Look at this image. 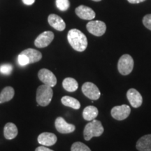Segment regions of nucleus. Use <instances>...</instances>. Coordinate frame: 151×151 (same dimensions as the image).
<instances>
[{
    "mask_svg": "<svg viewBox=\"0 0 151 151\" xmlns=\"http://www.w3.org/2000/svg\"><path fill=\"white\" fill-rule=\"evenodd\" d=\"M15 91L12 87L8 86L4 88L0 94V104L10 101L14 97Z\"/></svg>",
    "mask_w": 151,
    "mask_h": 151,
    "instance_id": "6ab92c4d",
    "label": "nucleus"
},
{
    "mask_svg": "<svg viewBox=\"0 0 151 151\" xmlns=\"http://www.w3.org/2000/svg\"><path fill=\"white\" fill-rule=\"evenodd\" d=\"M98 113H99V111L95 106H88L86 107L83 111V117L86 120L92 121L97 118Z\"/></svg>",
    "mask_w": 151,
    "mask_h": 151,
    "instance_id": "a211bd4d",
    "label": "nucleus"
},
{
    "mask_svg": "<svg viewBox=\"0 0 151 151\" xmlns=\"http://www.w3.org/2000/svg\"><path fill=\"white\" fill-rule=\"evenodd\" d=\"M127 97L130 104L134 108H139L143 102V98L141 94L137 90L131 88L127 92Z\"/></svg>",
    "mask_w": 151,
    "mask_h": 151,
    "instance_id": "f8f14e48",
    "label": "nucleus"
},
{
    "mask_svg": "<svg viewBox=\"0 0 151 151\" xmlns=\"http://www.w3.org/2000/svg\"><path fill=\"white\" fill-rule=\"evenodd\" d=\"M39 80L43 84L51 87H54L57 84V78L52 71L47 69H41L38 73Z\"/></svg>",
    "mask_w": 151,
    "mask_h": 151,
    "instance_id": "0eeeda50",
    "label": "nucleus"
},
{
    "mask_svg": "<svg viewBox=\"0 0 151 151\" xmlns=\"http://www.w3.org/2000/svg\"><path fill=\"white\" fill-rule=\"evenodd\" d=\"M136 147L139 151H151V134L141 137L138 140Z\"/></svg>",
    "mask_w": 151,
    "mask_h": 151,
    "instance_id": "2eb2a0df",
    "label": "nucleus"
},
{
    "mask_svg": "<svg viewBox=\"0 0 151 151\" xmlns=\"http://www.w3.org/2000/svg\"><path fill=\"white\" fill-rule=\"evenodd\" d=\"M48 21L49 24L58 31H63L66 27V24L63 19L56 14L49 15Z\"/></svg>",
    "mask_w": 151,
    "mask_h": 151,
    "instance_id": "4468645a",
    "label": "nucleus"
},
{
    "mask_svg": "<svg viewBox=\"0 0 151 151\" xmlns=\"http://www.w3.org/2000/svg\"><path fill=\"white\" fill-rule=\"evenodd\" d=\"M86 27L90 34L96 37H101L104 35L106 30V24L100 20H91L87 24Z\"/></svg>",
    "mask_w": 151,
    "mask_h": 151,
    "instance_id": "39448f33",
    "label": "nucleus"
},
{
    "mask_svg": "<svg viewBox=\"0 0 151 151\" xmlns=\"http://www.w3.org/2000/svg\"><path fill=\"white\" fill-rule=\"evenodd\" d=\"M131 109L129 106L123 104L116 106L111 109V116L117 120H123L129 116Z\"/></svg>",
    "mask_w": 151,
    "mask_h": 151,
    "instance_id": "6e6552de",
    "label": "nucleus"
},
{
    "mask_svg": "<svg viewBox=\"0 0 151 151\" xmlns=\"http://www.w3.org/2000/svg\"><path fill=\"white\" fill-rule=\"evenodd\" d=\"M54 39V33L51 31H46L38 36L35 41V45L39 48H46Z\"/></svg>",
    "mask_w": 151,
    "mask_h": 151,
    "instance_id": "1a4fd4ad",
    "label": "nucleus"
},
{
    "mask_svg": "<svg viewBox=\"0 0 151 151\" xmlns=\"http://www.w3.org/2000/svg\"><path fill=\"white\" fill-rule=\"evenodd\" d=\"M38 142L44 146H51L55 145L58 141L56 135L50 132H43L38 137Z\"/></svg>",
    "mask_w": 151,
    "mask_h": 151,
    "instance_id": "ddd939ff",
    "label": "nucleus"
},
{
    "mask_svg": "<svg viewBox=\"0 0 151 151\" xmlns=\"http://www.w3.org/2000/svg\"><path fill=\"white\" fill-rule=\"evenodd\" d=\"M62 86L64 89L68 92H75L78 89V83L74 78H66L62 82Z\"/></svg>",
    "mask_w": 151,
    "mask_h": 151,
    "instance_id": "aec40b11",
    "label": "nucleus"
},
{
    "mask_svg": "<svg viewBox=\"0 0 151 151\" xmlns=\"http://www.w3.org/2000/svg\"><path fill=\"white\" fill-rule=\"evenodd\" d=\"M71 151H91V150L83 143L75 142L71 146Z\"/></svg>",
    "mask_w": 151,
    "mask_h": 151,
    "instance_id": "4be33fe9",
    "label": "nucleus"
},
{
    "mask_svg": "<svg viewBox=\"0 0 151 151\" xmlns=\"http://www.w3.org/2000/svg\"><path fill=\"white\" fill-rule=\"evenodd\" d=\"M4 135L8 140L15 139L18 135V128L16 124L12 122H8L6 124L4 128Z\"/></svg>",
    "mask_w": 151,
    "mask_h": 151,
    "instance_id": "f3484780",
    "label": "nucleus"
},
{
    "mask_svg": "<svg viewBox=\"0 0 151 151\" xmlns=\"http://www.w3.org/2000/svg\"><path fill=\"white\" fill-rule=\"evenodd\" d=\"M127 1L131 4H139L143 2V1H145L146 0H127Z\"/></svg>",
    "mask_w": 151,
    "mask_h": 151,
    "instance_id": "c85d7f7f",
    "label": "nucleus"
},
{
    "mask_svg": "<svg viewBox=\"0 0 151 151\" xmlns=\"http://www.w3.org/2000/svg\"><path fill=\"white\" fill-rule=\"evenodd\" d=\"M82 92L85 96L92 100H97L101 95L97 86L91 82H86L83 85Z\"/></svg>",
    "mask_w": 151,
    "mask_h": 151,
    "instance_id": "423d86ee",
    "label": "nucleus"
},
{
    "mask_svg": "<svg viewBox=\"0 0 151 151\" xmlns=\"http://www.w3.org/2000/svg\"><path fill=\"white\" fill-rule=\"evenodd\" d=\"M20 53L25 55L27 57L28 59H29V64L36 63V62L40 61L42 58L41 52L33 48H27L26 50H24Z\"/></svg>",
    "mask_w": 151,
    "mask_h": 151,
    "instance_id": "dca6fc26",
    "label": "nucleus"
},
{
    "mask_svg": "<svg viewBox=\"0 0 151 151\" xmlns=\"http://www.w3.org/2000/svg\"><path fill=\"white\" fill-rule=\"evenodd\" d=\"M13 67L10 64H4L0 66V72L3 74L9 75L12 72Z\"/></svg>",
    "mask_w": 151,
    "mask_h": 151,
    "instance_id": "b1692460",
    "label": "nucleus"
},
{
    "mask_svg": "<svg viewBox=\"0 0 151 151\" xmlns=\"http://www.w3.org/2000/svg\"><path fill=\"white\" fill-rule=\"evenodd\" d=\"M75 12L78 17L83 20H92L96 16L95 12L91 8L84 5H81L77 7Z\"/></svg>",
    "mask_w": 151,
    "mask_h": 151,
    "instance_id": "9b49d317",
    "label": "nucleus"
},
{
    "mask_svg": "<svg viewBox=\"0 0 151 151\" xmlns=\"http://www.w3.org/2000/svg\"><path fill=\"white\" fill-rule=\"evenodd\" d=\"M61 101L63 105L73 109H79L81 108V104L78 100L69 96H65L62 97Z\"/></svg>",
    "mask_w": 151,
    "mask_h": 151,
    "instance_id": "412c9836",
    "label": "nucleus"
},
{
    "mask_svg": "<svg viewBox=\"0 0 151 151\" xmlns=\"http://www.w3.org/2000/svg\"><path fill=\"white\" fill-rule=\"evenodd\" d=\"M143 24L147 29L151 30V14H148L143 17Z\"/></svg>",
    "mask_w": 151,
    "mask_h": 151,
    "instance_id": "a878e982",
    "label": "nucleus"
},
{
    "mask_svg": "<svg viewBox=\"0 0 151 151\" xmlns=\"http://www.w3.org/2000/svg\"><path fill=\"white\" fill-rule=\"evenodd\" d=\"M35 151H54V150L47 148V147H45L44 146H41L37 147V148H36Z\"/></svg>",
    "mask_w": 151,
    "mask_h": 151,
    "instance_id": "bb28decb",
    "label": "nucleus"
},
{
    "mask_svg": "<svg viewBox=\"0 0 151 151\" xmlns=\"http://www.w3.org/2000/svg\"><path fill=\"white\" fill-rule=\"evenodd\" d=\"M35 0H22V2L26 5H32L35 3Z\"/></svg>",
    "mask_w": 151,
    "mask_h": 151,
    "instance_id": "cd10ccee",
    "label": "nucleus"
},
{
    "mask_svg": "<svg viewBox=\"0 0 151 151\" xmlns=\"http://www.w3.org/2000/svg\"><path fill=\"white\" fill-rule=\"evenodd\" d=\"M134 60L131 55L128 54L120 57L118 63V69L120 74L126 76L129 74L133 70Z\"/></svg>",
    "mask_w": 151,
    "mask_h": 151,
    "instance_id": "20e7f679",
    "label": "nucleus"
},
{
    "mask_svg": "<svg viewBox=\"0 0 151 151\" xmlns=\"http://www.w3.org/2000/svg\"><path fill=\"white\" fill-rule=\"evenodd\" d=\"M18 64L20 66H26L28 64H29V59L25 55L21 54L20 53L18 57Z\"/></svg>",
    "mask_w": 151,
    "mask_h": 151,
    "instance_id": "393cba45",
    "label": "nucleus"
},
{
    "mask_svg": "<svg viewBox=\"0 0 151 151\" xmlns=\"http://www.w3.org/2000/svg\"><path fill=\"white\" fill-rule=\"evenodd\" d=\"M56 129L61 134H69L74 132L76 127L72 124H69L62 117L57 118L55 122Z\"/></svg>",
    "mask_w": 151,
    "mask_h": 151,
    "instance_id": "9d476101",
    "label": "nucleus"
},
{
    "mask_svg": "<svg viewBox=\"0 0 151 151\" xmlns=\"http://www.w3.org/2000/svg\"><path fill=\"white\" fill-rule=\"evenodd\" d=\"M92 1H101V0H92Z\"/></svg>",
    "mask_w": 151,
    "mask_h": 151,
    "instance_id": "c756f323",
    "label": "nucleus"
},
{
    "mask_svg": "<svg viewBox=\"0 0 151 151\" xmlns=\"http://www.w3.org/2000/svg\"><path fill=\"white\" fill-rule=\"evenodd\" d=\"M53 91L51 87L43 84L37 88V102L41 106H46L51 101Z\"/></svg>",
    "mask_w": 151,
    "mask_h": 151,
    "instance_id": "7ed1b4c3",
    "label": "nucleus"
},
{
    "mask_svg": "<svg viewBox=\"0 0 151 151\" xmlns=\"http://www.w3.org/2000/svg\"><path fill=\"white\" fill-rule=\"evenodd\" d=\"M67 39L71 46L78 52H83L88 47V39L82 32L77 29L69 30Z\"/></svg>",
    "mask_w": 151,
    "mask_h": 151,
    "instance_id": "f257e3e1",
    "label": "nucleus"
},
{
    "mask_svg": "<svg viewBox=\"0 0 151 151\" xmlns=\"http://www.w3.org/2000/svg\"><path fill=\"white\" fill-rule=\"evenodd\" d=\"M56 6L62 11H66L70 6V2L69 0H56Z\"/></svg>",
    "mask_w": 151,
    "mask_h": 151,
    "instance_id": "5701e85b",
    "label": "nucleus"
},
{
    "mask_svg": "<svg viewBox=\"0 0 151 151\" xmlns=\"http://www.w3.org/2000/svg\"><path fill=\"white\" fill-rule=\"evenodd\" d=\"M104 129L101 122L94 119L88 123L84 128L83 136L85 140L90 141L92 137H100L104 133Z\"/></svg>",
    "mask_w": 151,
    "mask_h": 151,
    "instance_id": "f03ea898",
    "label": "nucleus"
}]
</instances>
